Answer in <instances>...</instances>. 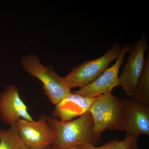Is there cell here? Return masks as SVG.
<instances>
[{"label":"cell","mask_w":149,"mask_h":149,"mask_svg":"<svg viewBox=\"0 0 149 149\" xmlns=\"http://www.w3.org/2000/svg\"><path fill=\"white\" fill-rule=\"evenodd\" d=\"M130 48L131 46L128 44L124 45L114 64L108 68L93 83L72 93L84 97L95 98L111 93L115 88L120 87L118 77L119 70L123 63L125 54L129 52Z\"/></svg>","instance_id":"52a82bcc"},{"label":"cell","mask_w":149,"mask_h":149,"mask_svg":"<svg viewBox=\"0 0 149 149\" xmlns=\"http://www.w3.org/2000/svg\"><path fill=\"white\" fill-rule=\"evenodd\" d=\"M21 64L26 72L42 82L44 93L54 105L71 93L64 78L59 76L52 67L42 64L36 55L25 56L22 58Z\"/></svg>","instance_id":"3957f363"},{"label":"cell","mask_w":149,"mask_h":149,"mask_svg":"<svg viewBox=\"0 0 149 149\" xmlns=\"http://www.w3.org/2000/svg\"><path fill=\"white\" fill-rule=\"evenodd\" d=\"M126 118L123 131L126 136L149 135V105L134 98L123 99Z\"/></svg>","instance_id":"9c48e42d"},{"label":"cell","mask_w":149,"mask_h":149,"mask_svg":"<svg viewBox=\"0 0 149 149\" xmlns=\"http://www.w3.org/2000/svg\"><path fill=\"white\" fill-rule=\"evenodd\" d=\"M121 49L120 45L113 44L102 56L84 62L75 67L63 77L67 85L71 89L83 88L93 83L108 68L112 61L117 59Z\"/></svg>","instance_id":"277c9868"},{"label":"cell","mask_w":149,"mask_h":149,"mask_svg":"<svg viewBox=\"0 0 149 149\" xmlns=\"http://www.w3.org/2000/svg\"><path fill=\"white\" fill-rule=\"evenodd\" d=\"M148 49L146 35L143 34L136 44L131 46L129 55L119 77L120 87L125 95L133 98L138 82L145 65V52Z\"/></svg>","instance_id":"5b68a950"},{"label":"cell","mask_w":149,"mask_h":149,"mask_svg":"<svg viewBox=\"0 0 149 149\" xmlns=\"http://www.w3.org/2000/svg\"><path fill=\"white\" fill-rule=\"evenodd\" d=\"M139 136H126L122 141H113L100 147H96L91 144L77 146V149H130L137 143Z\"/></svg>","instance_id":"4fadbf2b"},{"label":"cell","mask_w":149,"mask_h":149,"mask_svg":"<svg viewBox=\"0 0 149 149\" xmlns=\"http://www.w3.org/2000/svg\"><path fill=\"white\" fill-rule=\"evenodd\" d=\"M130 149H139V148H138L137 143L135 144V145H133V146L132 147V148Z\"/></svg>","instance_id":"5bb4252c"},{"label":"cell","mask_w":149,"mask_h":149,"mask_svg":"<svg viewBox=\"0 0 149 149\" xmlns=\"http://www.w3.org/2000/svg\"><path fill=\"white\" fill-rule=\"evenodd\" d=\"M68 149H77V147L76 146H73L72 147H70V148H69Z\"/></svg>","instance_id":"9a60e30c"},{"label":"cell","mask_w":149,"mask_h":149,"mask_svg":"<svg viewBox=\"0 0 149 149\" xmlns=\"http://www.w3.org/2000/svg\"><path fill=\"white\" fill-rule=\"evenodd\" d=\"M47 120L54 133L53 149H68L85 144L95 145L99 141L94 133L89 111L70 121H62L50 116H47Z\"/></svg>","instance_id":"6da1fadb"},{"label":"cell","mask_w":149,"mask_h":149,"mask_svg":"<svg viewBox=\"0 0 149 149\" xmlns=\"http://www.w3.org/2000/svg\"><path fill=\"white\" fill-rule=\"evenodd\" d=\"M15 125L21 139L29 149H45L53 143L54 133L45 115H40L37 120L20 119Z\"/></svg>","instance_id":"8992f818"},{"label":"cell","mask_w":149,"mask_h":149,"mask_svg":"<svg viewBox=\"0 0 149 149\" xmlns=\"http://www.w3.org/2000/svg\"><path fill=\"white\" fill-rule=\"evenodd\" d=\"M89 111L93 118L94 133L99 140L105 130H123L126 118L125 103L112 93L97 97Z\"/></svg>","instance_id":"7a4b0ae2"},{"label":"cell","mask_w":149,"mask_h":149,"mask_svg":"<svg viewBox=\"0 0 149 149\" xmlns=\"http://www.w3.org/2000/svg\"><path fill=\"white\" fill-rule=\"evenodd\" d=\"M0 149H29L21 139L15 125L0 129Z\"/></svg>","instance_id":"8fae6325"},{"label":"cell","mask_w":149,"mask_h":149,"mask_svg":"<svg viewBox=\"0 0 149 149\" xmlns=\"http://www.w3.org/2000/svg\"><path fill=\"white\" fill-rule=\"evenodd\" d=\"M45 149H53V147L52 146L49 147V148H47Z\"/></svg>","instance_id":"2e32d148"},{"label":"cell","mask_w":149,"mask_h":149,"mask_svg":"<svg viewBox=\"0 0 149 149\" xmlns=\"http://www.w3.org/2000/svg\"><path fill=\"white\" fill-rule=\"evenodd\" d=\"M133 98L149 105V54L146 59L143 73L138 82Z\"/></svg>","instance_id":"7c38bea8"},{"label":"cell","mask_w":149,"mask_h":149,"mask_svg":"<svg viewBox=\"0 0 149 149\" xmlns=\"http://www.w3.org/2000/svg\"><path fill=\"white\" fill-rule=\"evenodd\" d=\"M0 118L9 127L15 125L20 119L34 120L14 85L7 86L0 93Z\"/></svg>","instance_id":"ba28073f"},{"label":"cell","mask_w":149,"mask_h":149,"mask_svg":"<svg viewBox=\"0 0 149 149\" xmlns=\"http://www.w3.org/2000/svg\"><path fill=\"white\" fill-rule=\"evenodd\" d=\"M97 97H84L71 92L56 105L53 116L62 121L73 120L89 111Z\"/></svg>","instance_id":"30bf717a"}]
</instances>
